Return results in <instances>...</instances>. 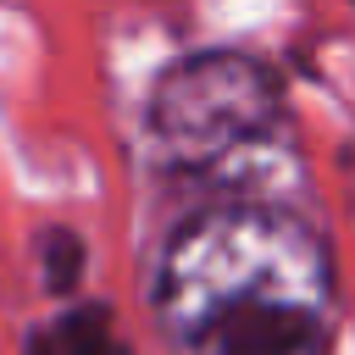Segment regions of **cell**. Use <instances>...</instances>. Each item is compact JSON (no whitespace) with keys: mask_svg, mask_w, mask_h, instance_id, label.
<instances>
[{"mask_svg":"<svg viewBox=\"0 0 355 355\" xmlns=\"http://www.w3.org/2000/svg\"><path fill=\"white\" fill-rule=\"evenodd\" d=\"M39 255H44V288H50V294H67V288L78 283V266H83V244H78V233L50 227L44 244H39Z\"/></svg>","mask_w":355,"mask_h":355,"instance_id":"cell-4","label":"cell"},{"mask_svg":"<svg viewBox=\"0 0 355 355\" xmlns=\"http://www.w3.org/2000/svg\"><path fill=\"white\" fill-rule=\"evenodd\" d=\"M28 355H128V349H122V338L111 333L105 305H89V311H67V316H55L44 333H33Z\"/></svg>","mask_w":355,"mask_h":355,"instance_id":"cell-3","label":"cell"},{"mask_svg":"<svg viewBox=\"0 0 355 355\" xmlns=\"http://www.w3.org/2000/svg\"><path fill=\"white\" fill-rule=\"evenodd\" d=\"M155 305L178 355H327L333 266L277 200H222L166 244Z\"/></svg>","mask_w":355,"mask_h":355,"instance_id":"cell-1","label":"cell"},{"mask_svg":"<svg viewBox=\"0 0 355 355\" xmlns=\"http://www.w3.org/2000/svg\"><path fill=\"white\" fill-rule=\"evenodd\" d=\"M150 128L172 166L244 189L239 200H266L272 166H288L283 89L261 61L239 50L178 61L150 100Z\"/></svg>","mask_w":355,"mask_h":355,"instance_id":"cell-2","label":"cell"}]
</instances>
